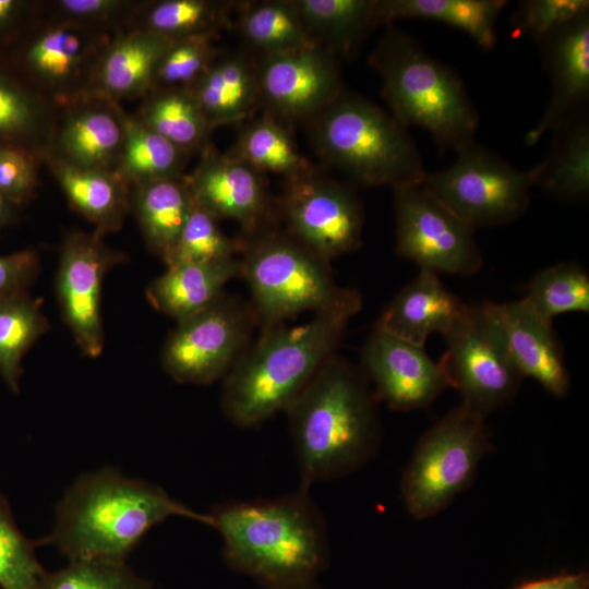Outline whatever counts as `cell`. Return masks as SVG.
Returning a JSON list of instances; mask_svg holds the SVG:
<instances>
[{
  "label": "cell",
  "instance_id": "obj_1",
  "mask_svg": "<svg viewBox=\"0 0 589 589\" xmlns=\"http://www.w3.org/2000/svg\"><path fill=\"white\" fill-rule=\"evenodd\" d=\"M300 488L272 498L228 501L208 513L223 540V557L233 570L266 589L315 581L328 565L325 519Z\"/></svg>",
  "mask_w": 589,
  "mask_h": 589
},
{
  "label": "cell",
  "instance_id": "obj_2",
  "mask_svg": "<svg viewBox=\"0 0 589 589\" xmlns=\"http://www.w3.org/2000/svg\"><path fill=\"white\" fill-rule=\"evenodd\" d=\"M377 398L361 369L333 354L285 410L301 485L353 473L377 453Z\"/></svg>",
  "mask_w": 589,
  "mask_h": 589
},
{
  "label": "cell",
  "instance_id": "obj_3",
  "mask_svg": "<svg viewBox=\"0 0 589 589\" xmlns=\"http://www.w3.org/2000/svg\"><path fill=\"white\" fill-rule=\"evenodd\" d=\"M169 517L213 527L209 514L191 509L163 488L106 467L79 477L57 505L50 544L70 561L125 562L144 534Z\"/></svg>",
  "mask_w": 589,
  "mask_h": 589
},
{
  "label": "cell",
  "instance_id": "obj_4",
  "mask_svg": "<svg viewBox=\"0 0 589 589\" xmlns=\"http://www.w3.org/2000/svg\"><path fill=\"white\" fill-rule=\"evenodd\" d=\"M360 308L328 309L300 325L262 328L223 378L225 417L244 429L285 411L336 353L347 323Z\"/></svg>",
  "mask_w": 589,
  "mask_h": 589
},
{
  "label": "cell",
  "instance_id": "obj_5",
  "mask_svg": "<svg viewBox=\"0 0 589 589\" xmlns=\"http://www.w3.org/2000/svg\"><path fill=\"white\" fill-rule=\"evenodd\" d=\"M392 116L428 131L441 152L473 141L479 116L458 75L401 31L388 27L370 57Z\"/></svg>",
  "mask_w": 589,
  "mask_h": 589
},
{
  "label": "cell",
  "instance_id": "obj_6",
  "mask_svg": "<svg viewBox=\"0 0 589 589\" xmlns=\"http://www.w3.org/2000/svg\"><path fill=\"white\" fill-rule=\"evenodd\" d=\"M240 276L249 286L250 306L262 328L284 324L304 312L361 306L360 294L337 285L325 261L275 221L242 232Z\"/></svg>",
  "mask_w": 589,
  "mask_h": 589
},
{
  "label": "cell",
  "instance_id": "obj_7",
  "mask_svg": "<svg viewBox=\"0 0 589 589\" xmlns=\"http://www.w3.org/2000/svg\"><path fill=\"white\" fill-rule=\"evenodd\" d=\"M309 124L317 154L357 183L395 189L426 172L407 128L361 96L342 91Z\"/></svg>",
  "mask_w": 589,
  "mask_h": 589
},
{
  "label": "cell",
  "instance_id": "obj_8",
  "mask_svg": "<svg viewBox=\"0 0 589 589\" xmlns=\"http://www.w3.org/2000/svg\"><path fill=\"white\" fill-rule=\"evenodd\" d=\"M484 419L460 404L421 436L400 478L411 517L431 518L470 488L492 449Z\"/></svg>",
  "mask_w": 589,
  "mask_h": 589
},
{
  "label": "cell",
  "instance_id": "obj_9",
  "mask_svg": "<svg viewBox=\"0 0 589 589\" xmlns=\"http://www.w3.org/2000/svg\"><path fill=\"white\" fill-rule=\"evenodd\" d=\"M449 167L425 172L420 185L472 228L509 224L525 214L533 187L529 170L474 143L458 149Z\"/></svg>",
  "mask_w": 589,
  "mask_h": 589
},
{
  "label": "cell",
  "instance_id": "obj_10",
  "mask_svg": "<svg viewBox=\"0 0 589 589\" xmlns=\"http://www.w3.org/2000/svg\"><path fill=\"white\" fill-rule=\"evenodd\" d=\"M443 337L446 350L437 363L461 405L485 418L515 396L524 377L482 303L466 304Z\"/></svg>",
  "mask_w": 589,
  "mask_h": 589
},
{
  "label": "cell",
  "instance_id": "obj_11",
  "mask_svg": "<svg viewBox=\"0 0 589 589\" xmlns=\"http://www.w3.org/2000/svg\"><path fill=\"white\" fill-rule=\"evenodd\" d=\"M255 324L250 304L223 292L177 322L160 352L163 369L178 383L209 385L223 380L251 342Z\"/></svg>",
  "mask_w": 589,
  "mask_h": 589
},
{
  "label": "cell",
  "instance_id": "obj_12",
  "mask_svg": "<svg viewBox=\"0 0 589 589\" xmlns=\"http://www.w3.org/2000/svg\"><path fill=\"white\" fill-rule=\"evenodd\" d=\"M393 192L398 255L435 274L469 276L481 269L474 228L420 184L398 187Z\"/></svg>",
  "mask_w": 589,
  "mask_h": 589
},
{
  "label": "cell",
  "instance_id": "obj_13",
  "mask_svg": "<svg viewBox=\"0 0 589 589\" xmlns=\"http://www.w3.org/2000/svg\"><path fill=\"white\" fill-rule=\"evenodd\" d=\"M275 208L286 231L327 262L361 245L363 209L358 196L314 168L286 179Z\"/></svg>",
  "mask_w": 589,
  "mask_h": 589
},
{
  "label": "cell",
  "instance_id": "obj_14",
  "mask_svg": "<svg viewBox=\"0 0 589 589\" xmlns=\"http://www.w3.org/2000/svg\"><path fill=\"white\" fill-rule=\"evenodd\" d=\"M103 233L72 231L61 245L56 291L61 314L81 351L101 354L105 334L101 316L103 284L106 274L125 261L109 248Z\"/></svg>",
  "mask_w": 589,
  "mask_h": 589
},
{
  "label": "cell",
  "instance_id": "obj_15",
  "mask_svg": "<svg viewBox=\"0 0 589 589\" xmlns=\"http://www.w3.org/2000/svg\"><path fill=\"white\" fill-rule=\"evenodd\" d=\"M260 105L278 120H311L342 92L338 56L320 46L260 55Z\"/></svg>",
  "mask_w": 589,
  "mask_h": 589
},
{
  "label": "cell",
  "instance_id": "obj_16",
  "mask_svg": "<svg viewBox=\"0 0 589 589\" xmlns=\"http://www.w3.org/2000/svg\"><path fill=\"white\" fill-rule=\"evenodd\" d=\"M375 397L393 410L411 411L431 405L446 388L444 374L424 347L377 326L362 349V369Z\"/></svg>",
  "mask_w": 589,
  "mask_h": 589
},
{
  "label": "cell",
  "instance_id": "obj_17",
  "mask_svg": "<svg viewBox=\"0 0 589 589\" xmlns=\"http://www.w3.org/2000/svg\"><path fill=\"white\" fill-rule=\"evenodd\" d=\"M194 204L216 219H233L242 232L276 221V208L259 173L211 143L193 172L184 176Z\"/></svg>",
  "mask_w": 589,
  "mask_h": 589
},
{
  "label": "cell",
  "instance_id": "obj_18",
  "mask_svg": "<svg viewBox=\"0 0 589 589\" xmlns=\"http://www.w3.org/2000/svg\"><path fill=\"white\" fill-rule=\"evenodd\" d=\"M551 79V96L539 123L526 134L528 145L586 113L589 97V13L540 43Z\"/></svg>",
  "mask_w": 589,
  "mask_h": 589
},
{
  "label": "cell",
  "instance_id": "obj_19",
  "mask_svg": "<svg viewBox=\"0 0 589 589\" xmlns=\"http://www.w3.org/2000/svg\"><path fill=\"white\" fill-rule=\"evenodd\" d=\"M482 304L498 326L522 377L533 378L555 397L565 396L570 378L552 322L536 313L524 299Z\"/></svg>",
  "mask_w": 589,
  "mask_h": 589
},
{
  "label": "cell",
  "instance_id": "obj_20",
  "mask_svg": "<svg viewBox=\"0 0 589 589\" xmlns=\"http://www.w3.org/2000/svg\"><path fill=\"white\" fill-rule=\"evenodd\" d=\"M95 28L59 21L34 40L27 60L36 75L57 94H72L93 79L107 45Z\"/></svg>",
  "mask_w": 589,
  "mask_h": 589
},
{
  "label": "cell",
  "instance_id": "obj_21",
  "mask_svg": "<svg viewBox=\"0 0 589 589\" xmlns=\"http://www.w3.org/2000/svg\"><path fill=\"white\" fill-rule=\"evenodd\" d=\"M466 304L450 292L437 274L420 269L386 305L375 326L424 347L434 333L442 336L456 323Z\"/></svg>",
  "mask_w": 589,
  "mask_h": 589
},
{
  "label": "cell",
  "instance_id": "obj_22",
  "mask_svg": "<svg viewBox=\"0 0 589 589\" xmlns=\"http://www.w3.org/2000/svg\"><path fill=\"white\" fill-rule=\"evenodd\" d=\"M170 41L140 27L109 40L92 79L96 92L110 100L151 93Z\"/></svg>",
  "mask_w": 589,
  "mask_h": 589
},
{
  "label": "cell",
  "instance_id": "obj_23",
  "mask_svg": "<svg viewBox=\"0 0 589 589\" xmlns=\"http://www.w3.org/2000/svg\"><path fill=\"white\" fill-rule=\"evenodd\" d=\"M238 257L211 263H181L167 266L146 289L148 302L177 322L214 302L225 285L240 276Z\"/></svg>",
  "mask_w": 589,
  "mask_h": 589
},
{
  "label": "cell",
  "instance_id": "obj_24",
  "mask_svg": "<svg viewBox=\"0 0 589 589\" xmlns=\"http://www.w3.org/2000/svg\"><path fill=\"white\" fill-rule=\"evenodd\" d=\"M122 112L110 107L87 105L73 110L57 139L56 158L74 167L113 171L122 148Z\"/></svg>",
  "mask_w": 589,
  "mask_h": 589
},
{
  "label": "cell",
  "instance_id": "obj_25",
  "mask_svg": "<svg viewBox=\"0 0 589 589\" xmlns=\"http://www.w3.org/2000/svg\"><path fill=\"white\" fill-rule=\"evenodd\" d=\"M191 91L214 129L241 121L260 105L255 59L219 55Z\"/></svg>",
  "mask_w": 589,
  "mask_h": 589
},
{
  "label": "cell",
  "instance_id": "obj_26",
  "mask_svg": "<svg viewBox=\"0 0 589 589\" xmlns=\"http://www.w3.org/2000/svg\"><path fill=\"white\" fill-rule=\"evenodd\" d=\"M50 167L71 206L100 233L118 230L131 208L130 185L115 171L83 169L56 157Z\"/></svg>",
  "mask_w": 589,
  "mask_h": 589
},
{
  "label": "cell",
  "instance_id": "obj_27",
  "mask_svg": "<svg viewBox=\"0 0 589 589\" xmlns=\"http://www.w3.org/2000/svg\"><path fill=\"white\" fill-rule=\"evenodd\" d=\"M131 207L148 248L166 262L190 215L193 201L184 176L131 187Z\"/></svg>",
  "mask_w": 589,
  "mask_h": 589
},
{
  "label": "cell",
  "instance_id": "obj_28",
  "mask_svg": "<svg viewBox=\"0 0 589 589\" xmlns=\"http://www.w3.org/2000/svg\"><path fill=\"white\" fill-rule=\"evenodd\" d=\"M548 156L529 169L532 184L563 201L589 193V123L584 113L553 131Z\"/></svg>",
  "mask_w": 589,
  "mask_h": 589
},
{
  "label": "cell",
  "instance_id": "obj_29",
  "mask_svg": "<svg viewBox=\"0 0 589 589\" xmlns=\"http://www.w3.org/2000/svg\"><path fill=\"white\" fill-rule=\"evenodd\" d=\"M505 0H377L381 24L396 19H425L459 28L479 47L495 46V24Z\"/></svg>",
  "mask_w": 589,
  "mask_h": 589
},
{
  "label": "cell",
  "instance_id": "obj_30",
  "mask_svg": "<svg viewBox=\"0 0 589 589\" xmlns=\"http://www.w3.org/2000/svg\"><path fill=\"white\" fill-rule=\"evenodd\" d=\"M312 40L337 56L357 49L381 24L377 0H294Z\"/></svg>",
  "mask_w": 589,
  "mask_h": 589
},
{
  "label": "cell",
  "instance_id": "obj_31",
  "mask_svg": "<svg viewBox=\"0 0 589 589\" xmlns=\"http://www.w3.org/2000/svg\"><path fill=\"white\" fill-rule=\"evenodd\" d=\"M135 118L188 154L206 147L214 130L191 89H153Z\"/></svg>",
  "mask_w": 589,
  "mask_h": 589
},
{
  "label": "cell",
  "instance_id": "obj_32",
  "mask_svg": "<svg viewBox=\"0 0 589 589\" xmlns=\"http://www.w3.org/2000/svg\"><path fill=\"white\" fill-rule=\"evenodd\" d=\"M123 143L115 172L130 187L183 176L188 153L122 112Z\"/></svg>",
  "mask_w": 589,
  "mask_h": 589
},
{
  "label": "cell",
  "instance_id": "obj_33",
  "mask_svg": "<svg viewBox=\"0 0 589 589\" xmlns=\"http://www.w3.org/2000/svg\"><path fill=\"white\" fill-rule=\"evenodd\" d=\"M228 154L259 173H279L286 179L313 169L285 125L266 112L244 125Z\"/></svg>",
  "mask_w": 589,
  "mask_h": 589
},
{
  "label": "cell",
  "instance_id": "obj_34",
  "mask_svg": "<svg viewBox=\"0 0 589 589\" xmlns=\"http://www.w3.org/2000/svg\"><path fill=\"white\" fill-rule=\"evenodd\" d=\"M238 22L242 38L260 55L317 45L306 32L294 0L243 1Z\"/></svg>",
  "mask_w": 589,
  "mask_h": 589
},
{
  "label": "cell",
  "instance_id": "obj_35",
  "mask_svg": "<svg viewBox=\"0 0 589 589\" xmlns=\"http://www.w3.org/2000/svg\"><path fill=\"white\" fill-rule=\"evenodd\" d=\"M48 329L41 302L27 291L0 300V376L13 393L20 390L23 357Z\"/></svg>",
  "mask_w": 589,
  "mask_h": 589
},
{
  "label": "cell",
  "instance_id": "obj_36",
  "mask_svg": "<svg viewBox=\"0 0 589 589\" xmlns=\"http://www.w3.org/2000/svg\"><path fill=\"white\" fill-rule=\"evenodd\" d=\"M243 1L161 0L147 5L139 26L169 40L218 35Z\"/></svg>",
  "mask_w": 589,
  "mask_h": 589
},
{
  "label": "cell",
  "instance_id": "obj_37",
  "mask_svg": "<svg viewBox=\"0 0 589 589\" xmlns=\"http://www.w3.org/2000/svg\"><path fill=\"white\" fill-rule=\"evenodd\" d=\"M522 299L536 313L551 322L565 313H588L589 276L574 262L545 267L531 277Z\"/></svg>",
  "mask_w": 589,
  "mask_h": 589
},
{
  "label": "cell",
  "instance_id": "obj_38",
  "mask_svg": "<svg viewBox=\"0 0 589 589\" xmlns=\"http://www.w3.org/2000/svg\"><path fill=\"white\" fill-rule=\"evenodd\" d=\"M37 540L26 538L14 520L7 498L0 493V588L39 589L46 573L35 549Z\"/></svg>",
  "mask_w": 589,
  "mask_h": 589
},
{
  "label": "cell",
  "instance_id": "obj_39",
  "mask_svg": "<svg viewBox=\"0 0 589 589\" xmlns=\"http://www.w3.org/2000/svg\"><path fill=\"white\" fill-rule=\"evenodd\" d=\"M218 219L193 203L180 237L165 262L166 266L181 263H211L237 257L239 239L225 235Z\"/></svg>",
  "mask_w": 589,
  "mask_h": 589
},
{
  "label": "cell",
  "instance_id": "obj_40",
  "mask_svg": "<svg viewBox=\"0 0 589 589\" xmlns=\"http://www.w3.org/2000/svg\"><path fill=\"white\" fill-rule=\"evenodd\" d=\"M217 37L203 35L171 40L159 62L153 89H191L219 56L214 45Z\"/></svg>",
  "mask_w": 589,
  "mask_h": 589
},
{
  "label": "cell",
  "instance_id": "obj_41",
  "mask_svg": "<svg viewBox=\"0 0 589 589\" xmlns=\"http://www.w3.org/2000/svg\"><path fill=\"white\" fill-rule=\"evenodd\" d=\"M152 582L125 562L70 561L56 572H46L39 589H151Z\"/></svg>",
  "mask_w": 589,
  "mask_h": 589
},
{
  "label": "cell",
  "instance_id": "obj_42",
  "mask_svg": "<svg viewBox=\"0 0 589 589\" xmlns=\"http://www.w3.org/2000/svg\"><path fill=\"white\" fill-rule=\"evenodd\" d=\"M589 13L587 0H525L512 14L513 33L539 44L578 17Z\"/></svg>",
  "mask_w": 589,
  "mask_h": 589
},
{
  "label": "cell",
  "instance_id": "obj_43",
  "mask_svg": "<svg viewBox=\"0 0 589 589\" xmlns=\"http://www.w3.org/2000/svg\"><path fill=\"white\" fill-rule=\"evenodd\" d=\"M59 21L87 27L106 25L131 12L134 2L122 0H60L55 2Z\"/></svg>",
  "mask_w": 589,
  "mask_h": 589
},
{
  "label": "cell",
  "instance_id": "obj_44",
  "mask_svg": "<svg viewBox=\"0 0 589 589\" xmlns=\"http://www.w3.org/2000/svg\"><path fill=\"white\" fill-rule=\"evenodd\" d=\"M35 182L34 163L25 152L0 148V194L5 200L22 201L31 194Z\"/></svg>",
  "mask_w": 589,
  "mask_h": 589
},
{
  "label": "cell",
  "instance_id": "obj_45",
  "mask_svg": "<svg viewBox=\"0 0 589 589\" xmlns=\"http://www.w3.org/2000/svg\"><path fill=\"white\" fill-rule=\"evenodd\" d=\"M40 271V260L33 250L0 256V300L27 291Z\"/></svg>",
  "mask_w": 589,
  "mask_h": 589
},
{
  "label": "cell",
  "instance_id": "obj_46",
  "mask_svg": "<svg viewBox=\"0 0 589 589\" xmlns=\"http://www.w3.org/2000/svg\"><path fill=\"white\" fill-rule=\"evenodd\" d=\"M33 103L23 94L0 83V131L23 130L35 120Z\"/></svg>",
  "mask_w": 589,
  "mask_h": 589
},
{
  "label": "cell",
  "instance_id": "obj_47",
  "mask_svg": "<svg viewBox=\"0 0 589 589\" xmlns=\"http://www.w3.org/2000/svg\"><path fill=\"white\" fill-rule=\"evenodd\" d=\"M510 589H589V574L585 570L564 572L526 580Z\"/></svg>",
  "mask_w": 589,
  "mask_h": 589
},
{
  "label": "cell",
  "instance_id": "obj_48",
  "mask_svg": "<svg viewBox=\"0 0 589 589\" xmlns=\"http://www.w3.org/2000/svg\"><path fill=\"white\" fill-rule=\"evenodd\" d=\"M14 2L12 0H0V22L4 21L12 13Z\"/></svg>",
  "mask_w": 589,
  "mask_h": 589
},
{
  "label": "cell",
  "instance_id": "obj_49",
  "mask_svg": "<svg viewBox=\"0 0 589 589\" xmlns=\"http://www.w3.org/2000/svg\"><path fill=\"white\" fill-rule=\"evenodd\" d=\"M289 589H324V588L320 587L315 581H311V582L299 585Z\"/></svg>",
  "mask_w": 589,
  "mask_h": 589
},
{
  "label": "cell",
  "instance_id": "obj_50",
  "mask_svg": "<svg viewBox=\"0 0 589 589\" xmlns=\"http://www.w3.org/2000/svg\"><path fill=\"white\" fill-rule=\"evenodd\" d=\"M5 211H7L5 199L0 194V220L5 215Z\"/></svg>",
  "mask_w": 589,
  "mask_h": 589
}]
</instances>
